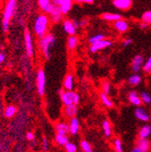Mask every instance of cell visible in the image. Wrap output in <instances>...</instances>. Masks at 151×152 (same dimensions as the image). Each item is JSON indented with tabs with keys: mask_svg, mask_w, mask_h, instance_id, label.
Instances as JSON below:
<instances>
[{
	"mask_svg": "<svg viewBox=\"0 0 151 152\" xmlns=\"http://www.w3.org/2000/svg\"><path fill=\"white\" fill-rule=\"evenodd\" d=\"M50 26V18L47 14H40L38 15L34 22V32L38 38L44 37L49 30Z\"/></svg>",
	"mask_w": 151,
	"mask_h": 152,
	"instance_id": "cell-1",
	"label": "cell"
},
{
	"mask_svg": "<svg viewBox=\"0 0 151 152\" xmlns=\"http://www.w3.org/2000/svg\"><path fill=\"white\" fill-rule=\"evenodd\" d=\"M16 4H17V0H7V2L5 6L3 17H2V28L5 33H7L9 29L10 21L15 11Z\"/></svg>",
	"mask_w": 151,
	"mask_h": 152,
	"instance_id": "cell-2",
	"label": "cell"
},
{
	"mask_svg": "<svg viewBox=\"0 0 151 152\" xmlns=\"http://www.w3.org/2000/svg\"><path fill=\"white\" fill-rule=\"evenodd\" d=\"M56 43V38L53 34L47 33L44 37L39 38L38 45L46 59L51 57V49L54 46Z\"/></svg>",
	"mask_w": 151,
	"mask_h": 152,
	"instance_id": "cell-3",
	"label": "cell"
},
{
	"mask_svg": "<svg viewBox=\"0 0 151 152\" xmlns=\"http://www.w3.org/2000/svg\"><path fill=\"white\" fill-rule=\"evenodd\" d=\"M45 85H46L45 72L43 69H39L36 73V88H37V92H38L40 96H43L45 93Z\"/></svg>",
	"mask_w": 151,
	"mask_h": 152,
	"instance_id": "cell-4",
	"label": "cell"
},
{
	"mask_svg": "<svg viewBox=\"0 0 151 152\" xmlns=\"http://www.w3.org/2000/svg\"><path fill=\"white\" fill-rule=\"evenodd\" d=\"M25 46L26 50V53L29 57H33L34 54V45H33V36L29 29L25 30Z\"/></svg>",
	"mask_w": 151,
	"mask_h": 152,
	"instance_id": "cell-5",
	"label": "cell"
},
{
	"mask_svg": "<svg viewBox=\"0 0 151 152\" xmlns=\"http://www.w3.org/2000/svg\"><path fill=\"white\" fill-rule=\"evenodd\" d=\"M59 95H60L61 100L64 106L73 104V100H74V96H75V92L73 91L61 89L59 91Z\"/></svg>",
	"mask_w": 151,
	"mask_h": 152,
	"instance_id": "cell-6",
	"label": "cell"
},
{
	"mask_svg": "<svg viewBox=\"0 0 151 152\" xmlns=\"http://www.w3.org/2000/svg\"><path fill=\"white\" fill-rule=\"evenodd\" d=\"M144 64V56L142 54H137L133 57L130 64L131 71L134 73H139Z\"/></svg>",
	"mask_w": 151,
	"mask_h": 152,
	"instance_id": "cell-7",
	"label": "cell"
},
{
	"mask_svg": "<svg viewBox=\"0 0 151 152\" xmlns=\"http://www.w3.org/2000/svg\"><path fill=\"white\" fill-rule=\"evenodd\" d=\"M112 45H113L112 41L107 40V39H102V40H101L99 42L91 44L90 46V52L91 53H95L100 50H102V49H105L107 47L112 46Z\"/></svg>",
	"mask_w": 151,
	"mask_h": 152,
	"instance_id": "cell-8",
	"label": "cell"
},
{
	"mask_svg": "<svg viewBox=\"0 0 151 152\" xmlns=\"http://www.w3.org/2000/svg\"><path fill=\"white\" fill-rule=\"evenodd\" d=\"M49 18H50V21L53 24H57L60 23L63 20V14L62 13L59 6H54L53 9L52 10V12L49 14Z\"/></svg>",
	"mask_w": 151,
	"mask_h": 152,
	"instance_id": "cell-9",
	"label": "cell"
},
{
	"mask_svg": "<svg viewBox=\"0 0 151 152\" xmlns=\"http://www.w3.org/2000/svg\"><path fill=\"white\" fill-rule=\"evenodd\" d=\"M135 117L139 121H143V122H147L150 120V116L147 113V111L140 106L137 107V109L135 110Z\"/></svg>",
	"mask_w": 151,
	"mask_h": 152,
	"instance_id": "cell-10",
	"label": "cell"
},
{
	"mask_svg": "<svg viewBox=\"0 0 151 152\" xmlns=\"http://www.w3.org/2000/svg\"><path fill=\"white\" fill-rule=\"evenodd\" d=\"M38 6L44 13L49 15L55 5L53 4L52 0H38Z\"/></svg>",
	"mask_w": 151,
	"mask_h": 152,
	"instance_id": "cell-11",
	"label": "cell"
},
{
	"mask_svg": "<svg viewBox=\"0 0 151 152\" xmlns=\"http://www.w3.org/2000/svg\"><path fill=\"white\" fill-rule=\"evenodd\" d=\"M113 26H114V28L119 33H121V34L128 32V29H129L128 23L126 20H124V19H122V18L119 19V20H117V21H115L114 24H113Z\"/></svg>",
	"mask_w": 151,
	"mask_h": 152,
	"instance_id": "cell-12",
	"label": "cell"
},
{
	"mask_svg": "<svg viewBox=\"0 0 151 152\" xmlns=\"http://www.w3.org/2000/svg\"><path fill=\"white\" fill-rule=\"evenodd\" d=\"M128 102L134 106H140L142 104V101L140 99V96L138 94V92L134 90H132L128 92Z\"/></svg>",
	"mask_w": 151,
	"mask_h": 152,
	"instance_id": "cell-13",
	"label": "cell"
},
{
	"mask_svg": "<svg viewBox=\"0 0 151 152\" xmlns=\"http://www.w3.org/2000/svg\"><path fill=\"white\" fill-rule=\"evenodd\" d=\"M112 3L119 10H128L131 7L132 0H113Z\"/></svg>",
	"mask_w": 151,
	"mask_h": 152,
	"instance_id": "cell-14",
	"label": "cell"
},
{
	"mask_svg": "<svg viewBox=\"0 0 151 152\" xmlns=\"http://www.w3.org/2000/svg\"><path fill=\"white\" fill-rule=\"evenodd\" d=\"M63 27L64 32L69 34V35H75L76 34V28L73 26L72 21L70 20V19H64L63 21Z\"/></svg>",
	"mask_w": 151,
	"mask_h": 152,
	"instance_id": "cell-15",
	"label": "cell"
},
{
	"mask_svg": "<svg viewBox=\"0 0 151 152\" xmlns=\"http://www.w3.org/2000/svg\"><path fill=\"white\" fill-rule=\"evenodd\" d=\"M69 129H70V133L71 135H77L79 129H80V122L77 118H71L70 123H69Z\"/></svg>",
	"mask_w": 151,
	"mask_h": 152,
	"instance_id": "cell-16",
	"label": "cell"
},
{
	"mask_svg": "<svg viewBox=\"0 0 151 152\" xmlns=\"http://www.w3.org/2000/svg\"><path fill=\"white\" fill-rule=\"evenodd\" d=\"M137 147L139 148L143 152H148L151 148V143L147 139L139 138L137 141Z\"/></svg>",
	"mask_w": 151,
	"mask_h": 152,
	"instance_id": "cell-17",
	"label": "cell"
},
{
	"mask_svg": "<svg viewBox=\"0 0 151 152\" xmlns=\"http://www.w3.org/2000/svg\"><path fill=\"white\" fill-rule=\"evenodd\" d=\"M74 87V77L71 73H68L63 80V88L65 90L72 91Z\"/></svg>",
	"mask_w": 151,
	"mask_h": 152,
	"instance_id": "cell-18",
	"label": "cell"
},
{
	"mask_svg": "<svg viewBox=\"0 0 151 152\" xmlns=\"http://www.w3.org/2000/svg\"><path fill=\"white\" fill-rule=\"evenodd\" d=\"M77 111H78L77 105H75V104H70V105L65 106V108H64V114L68 118L75 117L77 114Z\"/></svg>",
	"mask_w": 151,
	"mask_h": 152,
	"instance_id": "cell-19",
	"label": "cell"
},
{
	"mask_svg": "<svg viewBox=\"0 0 151 152\" xmlns=\"http://www.w3.org/2000/svg\"><path fill=\"white\" fill-rule=\"evenodd\" d=\"M55 130L58 134L68 135V133H70L69 124H67L66 122H59L55 126Z\"/></svg>",
	"mask_w": 151,
	"mask_h": 152,
	"instance_id": "cell-20",
	"label": "cell"
},
{
	"mask_svg": "<svg viewBox=\"0 0 151 152\" xmlns=\"http://www.w3.org/2000/svg\"><path fill=\"white\" fill-rule=\"evenodd\" d=\"M79 45V39L76 35H69L67 39V48L70 51H73L76 49Z\"/></svg>",
	"mask_w": 151,
	"mask_h": 152,
	"instance_id": "cell-21",
	"label": "cell"
},
{
	"mask_svg": "<svg viewBox=\"0 0 151 152\" xmlns=\"http://www.w3.org/2000/svg\"><path fill=\"white\" fill-rule=\"evenodd\" d=\"M72 0H63L61 2L59 7L63 15H66L71 11V9L72 8Z\"/></svg>",
	"mask_w": 151,
	"mask_h": 152,
	"instance_id": "cell-22",
	"label": "cell"
},
{
	"mask_svg": "<svg viewBox=\"0 0 151 152\" xmlns=\"http://www.w3.org/2000/svg\"><path fill=\"white\" fill-rule=\"evenodd\" d=\"M101 18L105 21H109V22H115L119 19L122 18L121 15L120 14H116V13H104L101 15Z\"/></svg>",
	"mask_w": 151,
	"mask_h": 152,
	"instance_id": "cell-23",
	"label": "cell"
},
{
	"mask_svg": "<svg viewBox=\"0 0 151 152\" xmlns=\"http://www.w3.org/2000/svg\"><path fill=\"white\" fill-rule=\"evenodd\" d=\"M141 81H142V78L139 73H134L130 75L128 79V83L131 86H138L139 84H140Z\"/></svg>",
	"mask_w": 151,
	"mask_h": 152,
	"instance_id": "cell-24",
	"label": "cell"
},
{
	"mask_svg": "<svg viewBox=\"0 0 151 152\" xmlns=\"http://www.w3.org/2000/svg\"><path fill=\"white\" fill-rule=\"evenodd\" d=\"M151 135V126L150 125H144L139 132V137L142 139H147Z\"/></svg>",
	"mask_w": 151,
	"mask_h": 152,
	"instance_id": "cell-25",
	"label": "cell"
},
{
	"mask_svg": "<svg viewBox=\"0 0 151 152\" xmlns=\"http://www.w3.org/2000/svg\"><path fill=\"white\" fill-rule=\"evenodd\" d=\"M100 99L101 102L103 103V105L106 106L107 108H112L114 106V102H113V101L109 97V95H106L103 92L100 94Z\"/></svg>",
	"mask_w": 151,
	"mask_h": 152,
	"instance_id": "cell-26",
	"label": "cell"
},
{
	"mask_svg": "<svg viewBox=\"0 0 151 152\" xmlns=\"http://www.w3.org/2000/svg\"><path fill=\"white\" fill-rule=\"evenodd\" d=\"M102 129H103V132H104V135L107 138H109L112 134V129H111V125L110 122L107 120L103 121L102 122Z\"/></svg>",
	"mask_w": 151,
	"mask_h": 152,
	"instance_id": "cell-27",
	"label": "cell"
},
{
	"mask_svg": "<svg viewBox=\"0 0 151 152\" xmlns=\"http://www.w3.org/2000/svg\"><path fill=\"white\" fill-rule=\"evenodd\" d=\"M55 140L56 143L61 145V146H65L68 142H69V138L67 135H63V134H56L55 136Z\"/></svg>",
	"mask_w": 151,
	"mask_h": 152,
	"instance_id": "cell-28",
	"label": "cell"
},
{
	"mask_svg": "<svg viewBox=\"0 0 151 152\" xmlns=\"http://www.w3.org/2000/svg\"><path fill=\"white\" fill-rule=\"evenodd\" d=\"M16 113V108L13 105H9L5 110V116L7 118H12Z\"/></svg>",
	"mask_w": 151,
	"mask_h": 152,
	"instance_id": "cell-29",
	"label": "cell"
},
{
	"mask_svg": "<svg viewBox=\"0 0 151 152\" xmlns=\"http://www.w3.org/2000/svg\"><path fill=\"white\" fill-rule=\"evenodd\" d=\"M139 96H140V99L142 101V103H145V104H150L151 103V96L148 92L142 91Z\"/></svg>",
	"mask_w": 151,
	"mask_h": 152,
	"instance_id": "cell-30",
	"label": "cell"
},
{
	"mask_svg": "<svg viewBox=\"0 0 151 152\" xmlns=\"http://www.w3.org/2000/svg\"><path fill=\"white\" fill-rule=\"evenodd\" d=\"M106 36L102 34H94L92 35L91 37H90V39H89V43L91 45V44H94V43H96V42H99L102 39H105Z\"/></svg>",
	"mask_w": 151,
	"mask_h": 152,
	"instance_id": "cell-31",
	"label": "cell"
},
{
	"mask_svg": "<svg viewBox=\"0 0 151 152\" xmlns=\"http://www.w3.org/2000/svg\"><path fill=\"white\" fill-rule=\"evenodd\" d=\"M141 20L143 23H146L147 25L151 26V10L146 11L145 13H143L141 16Z\"/></svg>",
	"mask_w": 151,
	"mask_h": 152,
	"instance_id": "cell-32",
	"label": "cell"
},
{
	"mask_svg": "<svg viewBox=\"0 0 151 152\" xmlns=\"http://www.w3.org/2000/svg\"><path fill=\"white\" fill-rule=\"evenodd\" d=\"M81 148L83 152H92V148L87 140H82L81 142Z\"/></svg>",
	"mask_w": 151,
	"mask_h": 152,
	"instance_id": "cell-33",
	"label": "cell"
},
{
	"mask_svg": "<svg viewBox=\"0 0 151 152\" xmlns=\"http://www.w3.org/2000/svg\"><path fill=\"white\" fill-rule=\"evenodd\" d=\"M114 149L115 152H123V146L122 142L120 139H115L114 140Z\"/></svg>",
	"mask_w": 151,
	"mask_h": 152,
	"instance_id": "cell-34",
	"label": "cell"
},
{
	"mask_svg": "<svg viewBox=\"0 0 151 152\" xmlns=\"http://www.w3.org/2000/svg\"><path fill=\"white\" fill-rule=\"evenodd\" d=\"M111 91V84L109 82H104L102 83V92L106 95H109Z\"/></svg>",
	"mask_w": 151,
	"mask_h": 152,
	"instance_id": "cell-35",
	"label": "cell"
},
{
	"mask_svg": "<svg viewBox=\"0 0 151 152\" xmlns=\"http://www.w3.org/2000/svg\"><path fill=\"white\" fill-rule=\"evenodd\" d=\"M142 69H143V71L146 73H149L150 72V70H151V55L148 57V59L147 60V62L143 64Z\"/></svg>",
	"mask_w": 151,
	"mask_h": 152,
	"instance_id": "cell-36",
	"label": "cell"
},
{
	"mask_svg": "<svg viewBox=\"0 0 151 152\" xmlns=\"http://www.w3.org/2000/svg\"><path fill=\"white\" fill-rule=\"evenodd\" d=\"M64 147H65V149L67 152H76L77 151V147L74 143L68 142Z\"/></svg>",
	"mask_w": 151,
	"mask_h": 152,
	"instance_id": "cell-37",
	"label": "cell"
},
{
	"mask_svg": "<svg viewBox=\"0 0 151 152\" xmlns=\"http://www.w3.org/2000/svg\"><path fill=\"white\" fill-rule=\"evenodd\" d=\"M88 22H89L88 18H82V20H80V27L84 28L88 25Z\"/></svg>",
	"mask_w": 151,
	"mask_h": 152,
	"instance_id": "cell-38",
	"label": "cell"
},
{
	"mask_svg": "<svg viewBox=\"0 0 151 152\" xmlns=\"http://www.w3.org/2000/svg\"><path fill=\"white\" fill-rule=\"evenodd\" d=\"M132 43H133L132 39H130V38H127V39H125V40L123 41V46H124V47H128V46H129Z\"/></svg>",
	"mask_w": 151,
	"mask_h": 152,
	"instance_id": "cell-39",
	"label": "cell"
},
{
	"mask_svg": "<svg viewBox=\"0 0 151 152\" xmlns=\"http://www.w3.org/2000/svg\"><path fill=\"white\" fill-rule=\"evenodd\" d=\"M48 140L46 139V137H44L43 138V148L44 150H48Z\"/></svg>",
	"mask_w": 151,
	"mask_h": 152,
	"instance_id": "cell-40",
	"label": "cell"
},
{
	"mask_svg": "<svg viewBox=\"0 0 151 152\" xmlns=\"http://www.w3.org/2000/svg\"><path fill=\"white\" fill-rule=\"evenodd\" d=\"M74 2L77 3H86V4H92L94 0H72Z\"/></svg>",
	"mask_w": 151,
	"mask_h": 152,
	"instance_id": "cell-41",
	"label": "cell"
},
{
	"mask_svg": "<svg viewBox=\"0 0 151 152\" xmlns=\"http://www.w3.org/2000/svg\"><path fill=\"white\" fill-rule=\"evenodd\" d=\"M71 21H72V24H73V26H75V28H76V29L80 28V21H79V20H77V19H75V18H73Z\"/></svg>",
	"mask_w": 151,
	"mask_h": 152,
	"instance_id": "cell-42",
	"label": "cell"
},
{
	"mask_svg": "<svg viewBox=\"0 0 151 152\" xmlns=\"http://www.w3.org/2000/svg\"><path fill=\"white\" fill-rule=\"evenodd\" d=\"M80 103V96L77 94V93H75V96H74V100H73V104L75 105H78Z\"/></svg>",
	"mask_w": 151,
	"mask_h": 152,
	"instance_id": "cell-43",
	"label": "cell"
},
{
	"mask_svg": "<svg viewBox=\"0 0 151 152\" xmlns=\"http://www.w3.org/2000/svg\"><path fill=\"white\" fill-rule=\"evenodd\" d=\"M26 139L28 140H30V141H32V140H34V134L33 132H28L27 134H26Z\"/></svg>",
	"mask_w": 151,
	"mask_h": 152,
	"instance_id": "cell-44",
	"label": "cell"
},
{
	"mask_svg": "<svg viewBox=\"0 0 151 152\" xmlns=\"http://www.w3.org/2000/svg\"><path fill=\"white\" fill-rule=\"evenodd\" d=\"M6 60V55L3 53H0V64L2 63H4V61Z\"/></svg>",
	"mask_w": 151,
	"mask_h": 152,
	"instance_id": "cell-45",
	"label": "cell"
},
{
	"mask_svg": "<svg viewBox=\"0 0 151 152\" xmlns=\"http://www.w3.org/2000/svg\"><path fill=\"white\" fill-rule=\"evenodd\" d=\"M139 27H140V29H142V30H145V29H147V27H148V25H147L146 23H140V25H139Z\"/></svg>",
	"mask_w": 151,
	"mask_h": 152,
	"instance_id": "cell-46",
	"label": "cell"
},
{
	"mask_svg": "<svg viewBox=\"0 0 151 152\" xmlns=\"http://www.w3.org/2000/svg\"><path fill=\"white\" fill-rule=\"evenodd\" d=\"M63 1V0H52V2H53V5H55V6H59L60 4H61V2Z\"/></svg>",
	"mask_w": 151,
	"mask_h": 152,
	"instance_id": "cell-47",
	"label": "cell"
},
{
	"mask_svg": "<svg viewBox=\"0 0 151 152\" xmlns=\"http://www.w3.org/2000/svg\"><path fill=\"white\" fill-rule=\"evenodd\" d=\"M130 152H143L139 148H138V147H136V148H134L133 149H132Z\"/></svg>",
	"mask_w": 151,
	"mask_h": 152,
	"instance_id": "cell-48",
	"label": "cell"
},
{
	"mask_svg": "<svg viewBox=\"0 0 151 152\" xmlns=\"http://www.w3.org/2000/svg\"><path fill=\"white\" fill-rule=\"evenodd\" d=\"M150 120H151V115H150Z\"/></svg>",
	"mask_w": 151,
	"mask_h": 152,
	"instance_id": "cell-49",
	"label": "cell"
},
{
	"mask_svg": "<svg viewBox=\"0 0 151 152\" xmlns=\"http://www.w3.org/2000/svg\"><path fill=\"white\" fill-rule=\"evenodd\" d=\"M150 72H151V70H150Z\"/></svg>",
	"mask_w": 151,
	"mask_h": 152,
	"instance_id": "cell-50",
	"label": "cell"
}]
</instances>
